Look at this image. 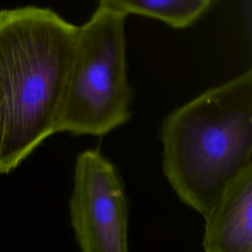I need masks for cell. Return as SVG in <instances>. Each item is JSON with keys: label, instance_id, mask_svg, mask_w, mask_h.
<instances>
[{"label": "cell", "instance_id": "6da1fadb", "mask_svg": "<svg viewBox=\"0 0 252 252\" xmlns=\"http://www.w3.org/2000/svg\"><path fill=\"white\" fill-rule=\"evenodd\" d=\"M78 27L48 8L0 11V173L55 133Z\"/></svg>", "mask_w": 252, "mask_h": 252}, {"label": "cell", "instance_id": "7a4b0ae2", "mask_svg": "<svg viewBox=\"0 0 252 252\" xmlns=\"http://www.w3.org/2000/svg\"><path fill=\"white\" fill-rule=\"evenodd\" d=\"M159 137L166 180L182 203L205 217L252 164L251 69L173 109Z\"/></svg>", "mask_w": 252, "mask_h": 252}, {"label": "cell", "instance_id": "3957f363", "mask_svg": "<svg viewBox=\"0 0 252 252\" xmlns=\"http://www.w3.org/2000/svg\"><path fill=\"white\" fill-rule=\"evenodd\" d=\"M125 20L98 6L78 27L55 133L103 136L129 121L133 90L127 77Z\"/></svg>", "mask_w": 252, "mask_h": 252}, {"label": "cell", "instance_id": "277c9868", "mask_svg": "<svg viewBox=\"0 0 252 252\" xmlns=\"http://www.w3.org/2000/svg\"><path fill=\"white\" fill-rule=\"evenodd\" d=\"M81 252H129V207L116 166L98 150L80 153L69 200Z\"/></svg>", "mask_w": 252, "mask_h": 252}, {"label": "cell", "instance_id": "5b68a950", "mask_svg": "<svg viewBox=\"0 0 252 252\" xmlns=\"http://www.w3.org/2000/svg\"><path fill=\"white\" fill-rule=\"evenodd\" d=\"M204 219V252H252V164L227 185Z\"/></svg>", "mask_w": 252, "mask_h": 252}, {"label": "cell", "instance_id": "8992f818", "mask_svg": "<svg viewBox=\"0 0 252 252\" xmlns=\"http://www.w3.org/2000/svg\"><path fill=\"white\" fill-rule=\"evenodd\" d=\"M99 7L128 16L135 14L160 21L174 29L197 22L210 9L212 0H98Z\"/></svg>", "mask_w": 252, "mask_h": 252}]
</instances>
